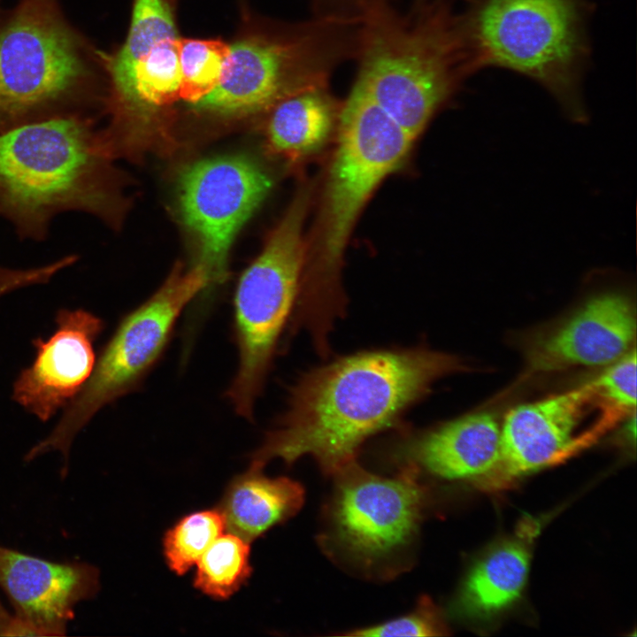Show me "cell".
Listing matches in <instances>:
<instances>
[{
	"label": "cell",
	"mask_w": 637,
	"mask_h": 637,
	"mask_svg": "<svg viewBox=\"0 0 637 637\" xmlns=\"http://www.w3.org/2000/svg\"><path fill=\"white\" fill-rule=\"evenodd\" d=\"M464 368L457 357L425 347L360 351L313 368L291 388L251 464L264 467L276 457L291 464L310 455L334 475L368 438L397 426L435 381Z\"/></svg>",
	"instance_id": "6da1fadb"
},
{
	"label": "cell",
	"mask_w": 637,
	"mask_h": 637,
	"mask_svg": "<svg viewBox=\"0 0 637 637\" xmlns=\"http://www.w3.org/2000/svg\"><path fill=\"white\" fill-rule=\"evenodd\" d=\"M108 156L81 112L0 131V217L33 241L44 240L51 220L65 211L114 222L119 205Z\"/></svg>",
	"instance_id": "7a4b0ae2"
},
{
	"label": "cell",
	"mask_w": 637,
	"mask_h": 637,
	"mask_svg": "<svg viewBox=\"0 0 637 637\" xmlns=\"http://www.w3.org/2000/svg\"><path fill=\"white\" fill-rule=\"evenodd\" d=\"M338 118V140L313 247L305 260L295 315L326 329L346 311L341 271L355 223L379 184L404 161L414 142L355 85Z\"/></svg>",
	"instance_id": "3957f363"
},
{
	"label": "cell",
	"mask_w": 637,
	"mask_h": 637,
	"mask_svg": "<svg viewBox=\"0 0 637 637\" xmlns=\"http://www.w3.org/2000/svg\"><path fill=\"white\" fill-rule=\"evenodd\" d=\"M456 15L472 73L506 68L542 86L573 123L588 120L587 0H464Z\"/></svg>",
	"instance_id": "277c9868"
},
{
	"label": "cell",
	"mask_w": 637,
	"mask_h": 637,
	"mask_svg": "<svg viewBox=\"0 0 637 637\" xmlns=\"http://www.w3.org/2000/svg\"><path fill=\"white\" fill-rule=\"evenodd\" d=\"M355 83L412 139L472 74L456 15L441 3L416 22L368 1Z\"/></svg>",
	"instance_id": "5b68a950"
},
{
	"label": "cell",
	"mask_w": 637,
	"mask_h": 637,
	"mask_svg": "<svg viewBox=\"0 0 637 637\" xmlns=\"http://www.w3.org/2000/svg\"><path fill=\"white\" fill-rule=\"evenodd\" d=\"M92 72L58 0H18L0 22V131L81 112Z\"/></svg>",
	"instance_id": "8992f818"
},
{
	"label": "cell",
	"mask_w": 637,
	"mask_h": 637,
	"mask_svg": "<svg viewBox=\"0 0 637 637\" xmlns=\"http://www.w3.org/2000/svg\"><path fill=\"white\" fill-rule=\"evenodd\" d=\"M206 287V273L200 265L188 270L177 265L145 303L121 319L81 391L63 410L50 433L26 453L24 461L58 451L65 478L78 434L102 408L142 381L161 357L182 311Z\"/></svg>",
	"instance_id": "52a82bcc"
},
{
	"label": "cell",
	"mask_w": 637,
	"mask_h": 637,
	"mask_svg": "<svg viewBox=\"0 0 637 637\" xmlns=\"http://www.w3.org/2000/svg\"><path fill=\"white\" fill-rule=\"evenodd\" d=\"M309 197L306 189L298 193L236 288L239 365L226 395L235 411L248 419L253 418L280 334L297 300L306 254L303 226Z\"/></svg>",
	"instance_id": "ba28073f"
},
{
	"label": "cell",
	"mask_w": 637,
	"mask_h": 637,
	"mask_svg": "<svg viewBox=\"0 0 637 637\" xmlns=\"http://www.w3.org/2000/svg\"><path fill=\"white\" fill-rule=\"evenodd\" d=\"M321 27H305L287 38L253 36L230 45L221 78L193 106L225 117L250 115L272 108L297 90L326 85L340 48L327 32L339 19Z\"/></svg>",
	"instance_id": "9c48e42d"
},
{
	"label": "cell",
	"mask_w": 637,
	"mask_h": 637,
	"mask_svg": "<svg viewBox=\"0 0 637 637\" xmlns=\"http://www.w3.org/2000/svg\"><path fill=\"white\" fill-rule=\"evenodd\" d=\"M418 472L403 465L394 478L361 467L356 460L335 476L327 509L330 540L366 564L405 547L414 537L426 505Z\"/></svg>",
	"instance_id": "30bf717a"
},
{
	"label": "cell",
	"mask_w": 637,
	"mask_h": 637,
	"mask_svg": "<svg viewBox=\"0 0 637 637\" xmlns=\"http://www.w3.org/2000/svg\"><path fill=\"white\" fill-rule=\"evenodd\" d=\"M271 186L262 167L243 156L202 159L180 173L179 207L184 224L198 242L196 265L206 273V288L227 280L233 240Z\"/></svg>",
	"instance_id": "8fae6325"
},
{
	"label": "cell",
	"mask_w": 637,
	"mask_h": 637,
	"mask_svg": "<svg viewBox=\"0 0 637 637\" xmlns=\"http://www.w3.org/2000/svg\"><path fill=\"white\" fill-rule=\"evenodd\" d=\"M604 410L626 414L605 400L592 381L511 409L501 427L499 460L490 472L476 479L479 487L487 491L506 488L569 453L582 443L578 432L585 421Z\"/></svg>",
	"instance_id": "7c38bea8"
},
{
	"label": "cell",
	"mask_w": 637,
	"mask_h": 637,
	"mask_svg": "<svg viewBox=\"0 0 637 637\" xmlns=\"http://www.w3.org/2000/svg\"><path fill=\"white\" fill-rule=\"evenodd\" d=\"M55 330L37 337L33 362L15 379L12 398L26 411L47 422L81 391L94 370V343L103 332L102 318L84 309L58 310Z\"/></svg>",
	"instance_id": "4fadbf2b"
},
{
	"label": "cell",
	"mask_w": 637,
	"mask_h": 637,
	"mask_svg": "<svg viewBox=\"0 0 637 637\" xmlns=\"http://www.w3.org/2000/svg\"><path fill=\"white\" fill-rule=\"evenodd\" d=\"M0 587L38 636H63L75 606L97 595L100 573L85 562H55L0 545Z\"/></svg>",
	"instance_id": "5bb4252c"
},
{
	"label": "cell",
	"mask_w": 637,
	"mask_h": 637,
	"mask_svg": "<svg viewBox=\"0 0 637 637\" xmlns=\"http://www.w3.org/2000/svg\"><path fill=\"white\" fill-rule=\"evenodd\" d=\"M635 333L630 298L618 292L600 294L533 344L529 367L545 372L609 365L630 350Z\"/></svg>",
	"instance_id": "9a60e30c"
},
{
	"label": "cell",
	"mask_w": 637,
	"mask_h": 637,
	"mask_svg": "<svg viewBox=\"0 0 637 637\" xmlns=\"http://www.w3.org/2000/svg\"><path fill=\"white\" fill-rule=\"evenodd\" d=\"M501 427L489 412L466 415L423 432H404L395 459L448 480L480 478L499 460Z\"/></svg>",
	"instance_id": "2e32d148"
},
{
	"label": "cell",
	"mask_w": 637,
	"mask_h": 637,
	"mask_svg": "<svg viewBox=\"0 0 637 637\" xmlns=\"http://www.w3.org/2000/svg\"><path fill=\"white\" fill-rule=\"evenodd\" d=\"M262 470L250 464L234 477L219 507L229 533L248 542L295 515L304 502L300 483L286 477L268 478Z\"/></svg>",
	"instance_id": "e0dca14e"
},
{
	"label": "cell",
	"mask_w": 637,
	"mask_h": 637,
	"mask_svg": "<svg viewBox=\"0 0 637 637\" xmlns=\"http://www.w3.org/2000/svg\"><path fill=\"white\" fill-rule=\"evenodd\" d=\"M530 565L524 539L503 541L479 560L464 580L456 602L462 616L485 618L508 608L521 595Z\"/></svg>",
	"instance_id": "ac0fdd59"
},
{
	"label": "cell",
	"mask_w": 637,
	"mask_h": 637,
	"mask_svg": "<svg viewBox=\"0 0 637 637\" xmlns=\"http://www.w3.org/2000/svg\"><path fill=\"white\" fill-rule=\"evenodd\" d=\"M272 108L267 127L269 146L275 153L289 159L320 149L339 117L326 85L293 92Z\"/></svg>",
	"instance_id": "d6986e66"
},
{
	"label": "cell",
	"mask_w": 637,
	"mask_h": 637,
	"mask_svg": "<svg viewBox=\"0 0 637 637\" xmlns=\"http://www.w3.org/2000/svg\"><path fill=\"white\" fill-rule=\"evenodd\" d=\"M177 37L166 0H134L127 36L119 50L105 58L111 97L127 87L134 66L162 41Z\"/></svg>",
	"instance_id": "ffe728a7"
},
{
	"label": "cell",
	"mask_w": 637,
	"mask_h": 637,
	"mask_svg": "<svg viewBox=\"0 0 637 637\" xmlns=\"http://www.w3.org/2000/svg\"><path fill=\"white\" fill-rule=\"evenodd\" d=\"M196 564L195 587L211 598L227 599L251 574L249 542L232 533H222Z\"/></svg>",
	"instance_id": "44dd1931"
},
{
	"label": "cell",
	"mask_w": 637,
	"mask_h": 637,
	"mask_svg": "<svg viewBox=\"0 0 637 637\" xmlns=\"http://www.w3.org/2000/svg\"><path fill=\"white\" fill-rule=\"evenodd\" d=\"M180 98L192 104L218 85L230 45L214 39L178 38Z\"/></svg>",
	"instance_id": "7402d4cb"
},
{
	"label": "cell",
	"mask_w": 637,
	"mask_h": 637,
	"mask_svg": "<svg viewBox=\"0 0 637 637\" xmlns=\"http://www.w3.org/2000/svg\"><path fill=\"white\" fill-rule=\"evenodd\" d=\"M225 528L219 509L196 511L182 518L164 538V554L170 569L178 575L185 574Z\"/></svg>",
	"instance_id": "603a6c76"
},
{
	"label": "cell",
	"mask_w": 637,
	"mask_h": 637,
	"mask_svg": "<svg viewBox=\"0 0 637 637\" xmlns=\"http://www.w3.org/2000/svg\"><path fill=\"white\" fill-rule=\"evenodd\" d=\"M446 633V627L438 609L427 597L419 600L410 614L377 625L357 629L348 636H438Z\"/></svg>",
	"instance_id": "cb8c5ba5"
},
{
	"label": "cell",
	"mask_w": 637,
	"mask_h": 637,
	"mask_svg": "<svg viewBox=\"0 0 637 637\" xmlns=\"http://www.w3.org/2000/svg\"><path fill=\"white\" fill-rule=\"evenodd\" d=\"M599 394L618 409L631 413L636 405V351L630 349L592 380Z\"/></svg>",
	"instance_id": "d4e9b609"
},
{
	"label": "cell",
	"mask_w": 637,
	"mask_h": 637,
	"mask_svg": "<svg viewBox=\"0 0 637 637\" xmlns=\"http://www.w3.org/2000/svg\"><path fill=\"white\" fill-rule=\"evenodd\" d=\"M0 636H38L35 629L0 601Z\"/></svg>",
	"instance_id": "484cf974"
},
{
	"label": "cell",
	"mask_w": 637,
	"mask_h": 637,
	"mask_svg": "<svg viewBox=\"0 0 637 637\" xmlns=\"http://www.w3.org/2000/svg\"><path fill=\"white\" fill-rule=\"evenodd\" d=\"M27 284V277L21 269H13L0 266V298Z\"/></svg>",
	"instance_id": "4316f807"
},
{
	"label": "cell",
	"mask_w": 637,
	"mask_h": 637,
	"mask_svg": "<svg viewBox=\"0 0 637 637\" xmlns=\"http://www.w3.org/2000/svg\"><path fill=\"white\" fill-rule=\"evenodd\" d=\"M319 1L322 2V3H325V4H326V1H327L328 3H332V2H334V3H339V2H340V3H342V4H344V3L347 2V3H349V4H357V5L359 4L360 6H362V5L364 4V3L365 2V0H318V2H319Z\"/></svg>",
	"instance_id": "83f0119b"
}]
</instances>
